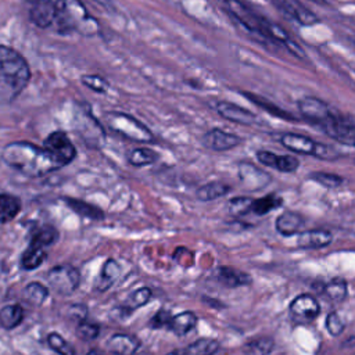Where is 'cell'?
Segmentation results:
<instances>
[{
	"instance_id": "cell-1",
	"label": "cell",
	"mask_w": 355,
	"mask_h": 355,
	"mask_svg": "<svg viewBox=\"0 0 355 355\" xmlns=\"http://www.w3.org/2000/svg\"><path fill=\"white\" fill-rule=\"evenodd\" d=\"M1 159L28 178H42L64 166L47 148L29 141H12L3 147Z\"/></svg>"
},
{
	"instance_id": "cell-2",
	"label": "cell",
	"mask_w": 355,
	"mask_h": 355,
	"mask_svg": "<svg viewBox=\"0 0 355 355\" xmlns=\"http://www.w3.org/2000/svg\"><path fill=\"white\" fill-rule=\"evenodd\" d=\"M31 68L25 57L15 49L0 46V98L12 103L28 86Z\"/></svg>"
},
{
	"instance_id": "cell-3",
	"label": "cell",
	"mask_w": 355,
	"mask_h": 355,
	"mask_svg": "<svg viewBox=\"0 0 355 355\" xmlns=\"http://www.w3.org/2000/svg\"><path fill=\"white\" fill-rule=\"evenodd\" d=\"M54 25L61 35L78 32L83 36H94L100 31L98 21L89 14L80 0H62Z\"/></svg>"
},
{
	"instance_id": "cell-4",
	"label": "cell",
	"mask_w": 355,
	"mask_h": 355,
	"mask_svg": "<svg viewBox=\"0 0 355 355\" xmlns=\"http://www.w3.org/2000/svg\"><path fill=\"white\" fill-rule=\"evenodd\" d=\"M105 121L111 130L129 140H135L139 143L154 141V135L151 133V130L132 115H128L125 112H108L105 114Z\"/></svg>"
},
{
	"instance_id": "cell-5",
	"label": "cell",
	"mask_w": 355,
	"mask_h": 355,
	"mask_svg": "<svg viewBox=\"0 0 355 355\" xmlns=\"http://www.w3.org/2000/svg\"><path fill=\"white\" fill-rule=\"evenodd\" d=\"M300 114L305 121L318 126L323 132L341 118V114L333 110L327 103L316 97H302L298 101Z\"/></svg>"
},
{
	"instance_id": "cell-6",
	"label": "cell",
	"mask_w": 355,
	"mask_h": 355,
	"mask_svg": "<svg viewBox=\"0 0 355 355\" xmlns=\"http://www.w3.org/2000/svg\"><path fill=\"white\" fill-rule=\"evenodd\" d=\"M218 3L225 8L227 14H230L248 32L269 42L265 36V26H266L268 18H263L262 15L254 12V10H251L241 0H218Z\"/></svg>"
},
{
	"instance_id": "cell-7",
	"label": "cell",
	"mask_w": 355,
	"mask_h": 355,
	"mask_svg": "<svg viewBox=\"0 0 355 355\" xmlns=\"http://www.w3.org/2000/svg\"><path fill=\"white\" fill-rule=\"evenodd\" d=\"M280 143L283 147H286L290 151L305 154V155H313L316 158L322 159H333L337 157V153L333 147L315 141L308 136L297 135V133H284L280 136Z\"/></svg>"
},
{
	"instance_id": "cell-8",
	"label": "cell",
	"mask_w": 355,
	"mask_h": 355,
	"mask_svg": "<svg viewBox=\"0 0 355 355\" xmlns=\"http://www.w3.org/2000/svg\"><path fill=\"white\" fill-rule=\"evenodd\" d=\"M76 130L86 141L87 146L98 147L104 143L105 133L100 122L93 116L90 112V107L87 108L86 104H79L76 110Z\"/></svg>"
},
{
	"instance_id": "cell-9",
	"label": "cell",
	"mask_w": 355,
	"mask_h": 355,
	"mask_svg": "<svg viewBox=\"0 0 355 355\" xmlns=\"http://www.w3.org/2000/svg\"><path fill=\"white\" fill-rule=\"evenodd\" d=\"M46 280L55 293L61 295H69L79 287L80 276L76 268L64 263L51 268L46 275Z\"/></svg>"
},
{
	"instance_id": "cell-10",
	"label": "cell",
	"mask_w": 355,
	"mask_h": 355,
	"mask_svg": "<svg viewBox=\"0 0 355 355\" xmlns=\"http://www.w3.org/2000/svg\"><path fill=\"white\" fill-rule=\"evenodd\" d=\"M62 0H32L29 19L37 28L46 29L55 24L58 8Z\"/></svg>"
},
{
	"instance_id": "cell-11",
	"label": "cell",
	"mask_w": 355,
	"mask_h": 355,
	"mask_svg": "<svg viewBox=\"0 0 355 355\" xmlns=\"http://www.w3.org/2000/svg\"><path fill=\"white\" fill-rule=\"evenodd\" d=\"M43 147L53 153L64 165L73 161L76 157V148L68 135L62 130L51 132L43 141Z\"/></svg>"
},
{
	"instance_id": "cell-12",
	"label": "cell",
	"mask_w": 355,
	"mask_h": 355,
	"mask_svg": "<svg viewBox=\"0 0 355 355\" xmlns=\"http://www.w3.org/2000/svg\"><path fill=\"white\" fill-rule=\"evenodd\" d=\"M239 178L241 182V186L244 187V190L247 191H257L261 190L263 187H266L269 184V182L272 180V176L259 169L258 166H255L251 162H240L239 164Z\"/></svg>"
},
{
	"instance_id": "cell-13",
	"label": "cell",
	"mask_w": 355,
	"mask_h": 355,
	"mask_svg": "<svg viewBox=\"0 0 355 355\" xmlns=\"http://www.w3.org/2000/svg\"><path fill=\"white\" fill-rule=\"evenodd\" d=\"M273 3L283 14L302 26H311L319 21L316 14L298 0H273Z\"/></svg>"
},
{
	"instance_id": "cell-14",
	"label": "cell",
	"mask_w": 355,
	"mask_h": 355,
	"mask_svg": "<svg viewBox=\"0 0 355 355\" xmlns=\"http://www.w3.org/2000/svg\"><path fill=\"white\" fill-rule=\"evenodd\" d=\"M290 313L300 322H311L320 313L318 300L311 294H300L290 304Z\"/></svg>"
},
{
	"instance_id": "cell-15",
	"label": "cell",
	"mask_w": 355,
	"mask_h": 355,
	"mask_svg": "<svg viewBox=\"0 0 355 355\" xmlns=\"http://www.w3.org/2000/svg\"><path fill=\"white\" fill-rule=\"evenodd\" d=\"M201 141H202L204 147H207L209 150L226 151L233 147H237L241 143V137L234 133L226 132L220 128H212L202 136Z\"/></svg>"
},
{
	"instance_id": "cell-16",
	"label": "cell",
	"mask_w": 355,
	"mask_h": 355,
	"mask_svg": "<svg viewBox=\"0 0 355 355\" xmlns=\"http://www.w3.org/2000/svg\"><path fill=\"white\" fill-rule=\"evenodd\" d=\"M215 110L222 118L239 125H254L257 122V115L254 112L230 101H218Z\"/></svg>"
},
{
	"instance_id": "cell-17",
	"label": "cell",
	"mask_w": 355,
	"mask_h": 355,
	"mask_svg": "<svg viewBox=\"0 0 355 355\" xmlns=\"http://www.w3.org/2000/svg\"><path fill=\"white\" fill-rule=\"evenodd\" d=\"M333 241V234L324 229H312L298 233L297 247L301 250H316L327 247Z\"/></svg>"
},
{
	"instance_id": "cell-18",
	"label": "cell",
	"mask_w": 355,
	"mask_h": 355,
	"mask_svg": "<svg viewBox=\"0 0 355 355\" xmlns=\"http://www.w3.org/2000/svg\"><path fill=\"white\" fill-rule=\"evenodd\" d=\"M215 276L220 284L230 287V288L240 287V286H248L252 282L251 275H248L247 272H241L232 266H219L215 272Z\"/></svg>"
},
{
	"instance_id": "cell-19",
	"label": "cell",
	"mask_w": 355,
	"mask_h": 355,
	"mask_svg": "<svg viewBox=\"0 0 355 355\" xmlns=\"http://www.w3.org/2000/svg\"><path fill=\"white\" fill-rule=\"evenodd\" d=\"M140 347V340L135 336L118 333L107 341V348L115 355H133Z\"/></svg>"
},
{
	"instance_id": "cell-20",
	"label": "cell",
	"mask_w": 355,
	"mask_h": 355,
	"mask_svg": "<svg viewBox=\"0 0 355 355\" xmlns=\"http://www.w3.org/2000/svg\"><path fill=\"white\" fill-rule=\"evenodd\" d=\"M276 230L283 234V236H293L300 233L301 227L304 226V218L293 211L283 212L282 215L277 216L275 222Z\"/></svg>"
},
{
	"instance_id": "cell-21",
	"label": "cell",
	"mask_w": 355,
	"mask_h": 355,
	"mask_svg": "<svg viewBox=\"0 0 355 355\" xmlns=\"http://www.w3.org/2000/svg\"><path fill=\"white\" fill-rule=\"evenodd\" d=\"M46 258H47V252L44 247L35 241H31L21 257V266L25 270H33L39 268Z\"/></svg>"
},
{
	"instance_id": "cell-22",
	"label": "cell",
	"mask_w": 355,
	"mask_h": 355,
	"mask_svg": "<svg viewBox=\"0 0 355 355\" xmlns=\"http://www.w3.org/2000/svg\"><path fill=\"white\" fill-rule=\"evenodd\" d=\"M62 200L68 208H71L73 212H76L78 215H80L83 218H89V219H94V220H100L104 218V212L93 204H89L86 201L72 198V197H64Z\"/></svg>"
},
{
	"instance_id": "cell-23",
	"label": "cell",
	"mask_w": 355,
	"mask_h": 355,
	"mask_svg": "<svg viewBox=\"0 0 355 355\" xmlns=\"http://www.w3.org/2000/svg\"><path fill=\"white\" fill-rule=\"evenodd\" d=\"M119 273H121V268L119 265L116 263V261L114 259H107L101 268V272H100V276H98V280L96 283V288L98 291H105L107 288H110L114 282L119 277Z\"/></svg>"
},
{
	"instance_id": "cell-24",
	"label": "cell",
	"mask_w": 355,
	"mask_h": 355,
	"mask_svg": "<svg viewBox=\"0 0 355 355\" xmlns=\"http://www.w3.org/2000/svg\"><path fill=\"white\" fill-rule=\"evenodd\" d=\"M320 293L331 302H341L347 297L348 286L343 277H334L322 286Z\"/></svg>"
},
{
	"instance_id": "cell-25",
	"label": "cell",
	"mask_w": 355,
	"mask_h": 355,
	"mask_svg": "<svg viewBox=\"0 0 355 355\" xmlns=\"http://www.w3.org/2000/svg\"><path fill=\"white\" fill-rule=\"evenodd\" d=\"M21 211V200L12 194L1 193L0 194V220L7 223L12 220Z\"/></svg>"
},
{
	"instance_id": "cell-26",
	"label": "cell",
	"mask_w": 355,
	"mask_h": 355,
	"mask_svg": "<svg viewBox=\"0 0 355 355\" xmlns=\"http://www.w3.org/2000/svg\"><path fill=\"white\" fill-rule=\"evenodd\" d=\"M240 94L247 97L251 103L257 104L259 108L268 111L269 114H272L275 116H279V118H283V119H288V121H297V118L294 115H291L290 112H287V111L282 110L280 107L272 104L270 101H268L266 98H263V97H261L258 94H254V93H250V92H240Z\"/></svg>"
},
{
	"instance_id": "cell-27",
	"label": "cell",
	"mask_w": 355,
	"mask_h": 355,
	"mask_svg": "<svg viewBox=\"0 0 355 355\" xmlns=\"http://www.w3.org/2000/svg\"><path fill=\"white\" fill-rule=\"evenodd\" d=\"M197 316L194 312L184 311L173 316L169 330H172L176 336H184L189 331H191L197 324Z\"/></svg>"
},
{
	"instance_id": "cell-28",
	"label": "cell",
	"mask_w": 355,
	"mask_h": 355,
	"mask_svg": "<svg viewBox=\"0 0 355 355\" xmlns=\"http://www.w3.org/2000/svg\"><path fill=\"white\" fill-rule=\"evenodd\" d=\"M24 319V309L18 304L4 305L0 311V324L6 330L15 329Z\"/></svg>"
},
{
	"instance_id": "cell-29",
	"label": "cell",
	"mask_w": 355,
	"mask_h": 355,
	"mask_svg": "<svg viewBox=\"0 0 355 355\" xmlns=\"http://www.w3.org/2000/svg\"><path fill=\"white\" fill-rule=\"evenodd\" d=\"M22 295L29 304L40 306L49 297V288L39 282H32L24 287Z\"/></svg>"
},
{
	"instance_id": "cell-30",
	"label": "cell",
	"mask_w": 355,
	"mask_h": 355,
	"mask_svg": "<svg viewBox=\"0 0 355 355\" xmlns=\"http://www.w3.org/2000/svg\"><path fill=\"white\" fill-rule=\"evenodd\" d=\"M229 190H230V186H227L222 182H211V183L201 186L197 190L196 196L201 201H212V200H216V198L225 196L226 193H229Z\"/></svg>"
},
{
	"instance_id": "cell-31",
	"label": "cell",
	"mask_w": 355,
	"mask_h": 355,
	"mask_svg": "<svg viewBox=\"0 0 355 355\" xmlns=\"http://www.w3.org/2000/svg\"><path fill=\"white\" fill-rule=\"evenodd\" d=\"M282 205H283V198L276 193H270L265 197L254 200L252 212L257 215H265L276 208H280Z\"/></svg>"
},
{
	"instance_id": "cell-32",
	"label": "cell",
	"mask_w": 355,
	"mask_h": 355,
	"mask_svg": "<svg viewBox=\"0 0 355 355\" xmlns=\"http://www.w3.org/2000/svg\"><path fill=\"white\" fill-rule=\"evenodd\" d=\"M151 295H153V293L148 287H140L128 295V298L122 304V309L129 313V312L146 305L150 301Z\"/></svg>"
},
{
	"instance_id": "cell-33",
	"label": "cell",
	"mask_w": 355,
	"mask_h": 355,
	"mask_svg": "<svg viewBox=\"0 0 355 355\" xmlns=\"http://www.w3.org/2000/svg\"><path fill=\"white\" fill-rule=\"evenodd\" d=\"M158 158V154L147 147H137L128 153V161L133 166H144L154 164Z\"/></svg>"
},
{
	"instance_id": "cell-34",
	"label": "cell",
	"mask_w": 355,
	"mask_h": 355,
	"mask_svg": "<svg viewBox=\"0 0 355 355\" xmlns=\"http://www.w3.org/2000/svg\"><path fill=\"white\" fill-rule=\"evenodd\" d=\"M275 348V341L270 337L254 338L244 344L243 351L247 355H269Z\"/></svg>"
},
{
	"instance_id": "cell-35",
	"label": "cell",
	"mask_w": 355,
	"mask_h": 355,
	"mask_svg": "<svg viewBox=\"0 0 355 355\" xmlns=\"http://www.w3.org/2000/svg\"><path fill=\"white\" fill-rule=\"evenodd\" d=\"M186 349L189 355H215L219 349V341L215 338H200Z\"/></svg>"
},
{
	"instance_id": "cell-36",
	"label": "cell",
	"mask_w": 355,
	"mask_h": 355,
	"mask_svg": "<svg viewBox=\"0 0 355 355\" xmlns=\"http://www.w3.org/2000/svg\"><path fill=\"white\" fill-rule=\"evenodd\" d=\"M252 202L254 200L251 197H245V196L234 197L227 202V211L232 216L240 218L248 214L250 211H252Z\"/></svg>"
},
{
	"instance_id": "cell-37",
	"label": "cell",
	"mask_w": 355,
	"mask_h": 355,
	"mask_svg": "<svg viewBox=\"0 0 355 355\" xmlns=\"http://www.w3.org/2000/svg\"><path fill=\"white\" fill-rule=\"evenodd\" d=\"M57 239H58L57 229L50 225H44L33 232L31 241H35L43 247H47V245H51Z\"/></svg>"
},
{
	"instance_id": "cell-38",
	"label": "cell",
	"mask_w": 355,
	"mask_h": 355,
	"mask_svg": "<svg viewBox=\"0 0 355 355\" xmlns=\"http://www.w3.org/2000/svg\"><path fill=\"white\" fill-rule=\"evenodd\" d=\"M80 82L83 86H86L87 89L96 93H105L110 89L108 80L101 75H92V73L82 75Z\"/></svg>"
},
{
	"instance_id": "cell-39",
	"label": "cell",
	"mask_w": 355,
	"mask_h": 355,
	"mask_svg": "<svg viewBox=\"0 0 355 355\" xmlns=\"http://www.w3.org/2000/svg\"><path fill=\"white\" fill-rule=\"evenodd\" d=\"M309 178L312 180H315L316 183L322 184L323 187H327V189L340 187L343 184V182H344V179L340 175L330 173V172H312L309 175Z\"/></svg>"
},
{
	"instance_id": "cell-40",
	"label": "cell",
	"mask_w": 355,
	"mask_h": 355,
	"mask_svg": "<svg viewBox=\"0 0 355 355\" xmlns=\"http://www.w3.org/2000/svg\"><path fill=\"white\" fill-rule=\"evenodd\" d=\"M47 344L51 347V349H54L58 355H75L73 347L62 338V336H60L58 333H50L47 336Z\"/></svg>"
},
{
	"instance_id": "cell-41",
	"label": "cell",
	"mask_w": 355,
	"mask_h": 355,
	"mask_svg": "<svg viewBox=\"0 0 355 355\" xmlns=\"http://www.w3.org/2000/svg\"><path fill=\"white\" fill-rule=\"evenodd\" d=\"M324 324H326V330L334 337L340 336L345 329V322H344L343 316L338 312H330L326 316Z\"/></svg>"
},
{
	"instance_id": "cell-42",
	"label": "cell",
	"mask_w": 355,
	"mask_h": 355,
	"mask_svg": "<svg viewBox=\"0 0 355 355\" xmlns=\"http://www.w3.org/2000/svg\"><path fill=\"white\" fill-rule=\"evenodd\" d=\"M76 334L85 340V341H89V340H94L98 334H100V326L96 324V323H92V322H80L78 323V327H76Z\"/></svg>"
},
{
	"instance_id": "cell-43",
	"label": "cell",
	"mask_w": 355,
	"mask_h": 355,
	"mask_svg": "<svg viewBox=\"0 0 355 355\" xmlns=\"http://www.w3.org/2000/svg\"><path fill=\"white\" fill-rule=\"evenodd\" d=\"M173 316L166 309H159L148 322V326L151 329H169L172 323Z\"/></svg>"
},
{
	"instance_id": "cell-44",
	"label": "cell",
	"mask_w": 355,
	"mask_h": 355,
	"mask_svg": "<svg viewBox=\"0 0 355 355\" xmlns=\"http://www.w3.org/2000/svg\"><path fill=\"white\" fill-rule=\"evenodd\" d=\"M300 166V161L294 155H279L276 169L280 172H295Z\"/></svg>"
},
{
	"instance_id": "cell-45",
	"label": "cell",
	"mask_w": 355,
	"mask_h": 355,
	"mask_svg": "<svg viewBox=\"0 0 355 355\" xmlns=\"http://www.w3.org/2000/svg\"><path fill=\"white\" fill-rule=\"evenodd\" d=\"M67 315L69 319L72 320H76L78 323L83 322L87 316V308L83 305V304H73L68 308L67 311Z\"/></svg>"
},
{
	"instance_id": "cell-46",
	"label": "cell",
	"mask_w": 355,
	"mask_h": 355,
	"mask_svg": "<svg viewBox=\"0 0 355 355\" xmlns=\"http://www.w3.org/2000/svg\"><path fill=\"white\" fill-rule=\"evenodd\" d=\"M257 159H258L261 164L276 169L279 155L275 154V153H272V151H268V150H259V151H257Z\"/></svg>"
},
{
	"instance_id": "cell-47",
	"label": "cell",
	"mask_w": 355,
	"mask_h": 355,
	"mask_svg": "<svg viewBox=\"0 0 355 355\" xmlns=\"http://www.w3.org/2000/svg\"><path fill=\"white\" fill-rule=\"evenodd\" d=\"M166 355H189L187 349H173L171 352H168Z\"/></svg>"
},
{
	"instance_id": "cell-48",
	"label": "cell",
	"mask_w": 355,
	"mask_h": 355,
	"mask_svg": "<svg viewBox=\"0 0 355 355\" xmlns=\"http://www.w3.org/2000/svg\"><path fill=\"white\" fill-rule=\"evenodd\" d=\"M93 1L103 6V7H107V8L110 7V0H93Z\"/></svg>"
},
{
	"instance_id": "cell-49",
	"label": "cell",
	"mask_w": 355,
	"mask_h": 355,
	"mask_svg": "<svg viewBox=\"0 0 355 355\" xmlns=\"http://www.w3.org/2000/svg\"><path fill=\"white\" fill-rule=\"evenodd\" d=\"M313 3H318V4H323V6H327V4H331L334 0H311Z\"/></svg>"
},
{
	"instance_id": "cell-50",
	"label": "cell",
	"mask_w": 355,
	"mask_h": 355,
	"mask_svg": "<svg viewBox=\"0 0 355 355\" xmlns=\"http://www.w3.org/2000/svg\"><path fill=\"white\" fill-rule=\"evenodd\" d=\"M86 355H101L98 351H96V349H90Z\"/></svg>"
}]
</instances>
